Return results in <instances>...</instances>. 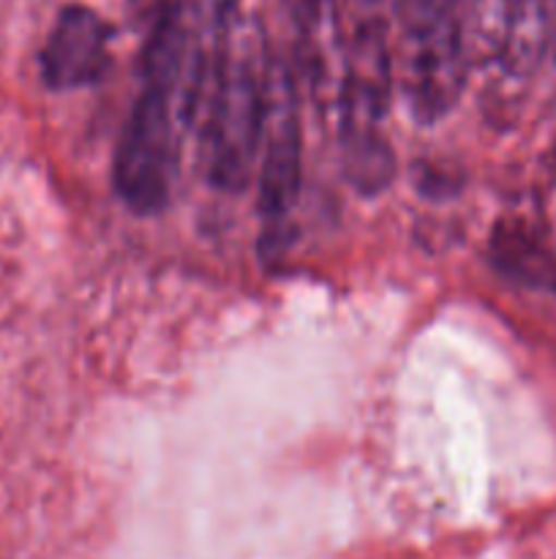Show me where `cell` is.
<instances>
[{"label": "cell", "mask_w": 556, "mask_h": 559, "mask_svg": "<svg viewBox=\"0 0 556 559\" xmlns=\"http://www.w3.org/2000/svg\"><path fill=\"white\" fill-rule=\"evenodd\" d=\"M270 52L251 25H229L207 66L200 107L202 164L213 186L240 191L259 164Z\"/></svg>", "instance_id": "obj_1"}, {"label": "cell", "mask_w": 556, "mask_h": 559, "mask_svg": "<svg viewBox=\"0 0 556 559\" xmlns=\"http://www.w3.org/2000/svg\"><path fill=\"white\" fill-rule=\"evenodd\" d=\"M210 55H202L185 74H142L140 96L125 118L114 151V189L120 200L142 216L164 211L178 169V120L200 109Z\"/></svg>", "instance_id": "obj_2"}, {"label": "cell", "mask_w": 556, "mask_h": 559, "mask_svg": "<svg viewBox=\"0 0 556 559\" xmlns=\"http://www.w3.org/2000/svg\"><path fill=\"white\" fill-rule=\"evenodd\" d=\"M474 0H401L396 82L409 112L436 123L461 102L474 66Z\"/></svg>", "instance_id": "obj_3"}, {"label": "cell", "mask_w": 556, "mask_h": 559, "mask_svg": "<svg viewBox=\"0 0 556 559\" xmlns=\"http://www.w3.org/2000/svg\"><path fill=\"white\" fill-rule=\"evenodd\" d=\"M385 16H360L347 38L338 118H341V158L349 183L363 194H379L396 175L385 118L396 85V58Z\"/></svg>", "instance_id": "obj_4"}, {"label": "cell", "mask_w": 556, "mask_h": 559, "mask_svg": "<svg viewBox=\"0 0 556 559\" xmlns=\"http://www.w3.org/2000/svg\"><path fill=\"white\" fill-rule=\"evenodd\" d=\"M300 169H303V131H300L298 74L287 60L270 55L256 186H259V213L273 227H281L298 202Z\"/></svg>", "instance_id": "obj_5"}, {"label": "cell", "mask_w": 556, "mask_h": 559, "mask_svg": "<svg viewBox=\"0 0 556 559\" xmlns=\"http://www.w3.org/2000/svg\"><path fill=\"white\" fill-rule=\"evenodd\" d=\"M474 63L523 80L556 55V0H474Z\"/></svg>", "instance_id": "obj_6"}, {"label": "cell", "mask_w": 556, "mask_h": 559, "mask_svg": "<svg viewBox=\"0 0 556 559\" xmlns=\"http://www.w3.org/2000/svg\"><path fill=\"white\" fill-rule=\"evenodd\" d=\"M109 66V25L93 9L71 3L55 16L41 49V76L52 91H76L104 76Z\"/></svg>", "instance_id": "obj_7"}, {"label": "cell", "mask_w": 556, "mask_h": 559, "mask_svg": "<svg viewBox=\"0 0 556 559\" xmlns=\"http://www.w3.org/2000/svg\"><path fill=\"white\" fill-rule=\"evenodd\" d=\"M298 36L300 74L316 93L341 87L347 38L341 31L338 0H281Z\"/></svg>", "instance_id": "obj_8"}, {"label": "cell", "mask_w": 556, "mask_h": 559, "mask_svg": "<svg viewBox=\"0 0 556 559\" xmlns=\"http://www.w3.org/2000/svg\"><path fill=\"white\" fill-rule=\"evenodd\" d=\"M238 5L240 0H189V5H183V9L191 11V20L205 25L207 31L223 33L232 25Z\"/></svg>", "instance_id": "obj_9"}, {"label": "cell", "mask_w": 556, "mask_h": 559, "mask_svg": "<svg viewBox=\"0 0 556 559\" xmlns=\"http://www.w3.org/2000/svg\"><path fill=\"white\" fill-rule=\"evenodd\" d=\"M354 3H358L360 11H365L363 16H382V14H379L382 9H387V5H392V11H396L401 0H354Z\"/></svg>", "instance_id": "obj_10"}, {"label": "cell", "mask_w": 556, "mask_h": 559, "mask_svg": "<svg viewBox=\"0 0 556 559\" xmlns=\"http://www.w3.org/2000/svg\"><path fill=\"white\" fill-rule=\"evenodd\" d=\"M554 60H556V55H554Z\"/></svg>", "instance_id": "obj_11"}]
</instances>
